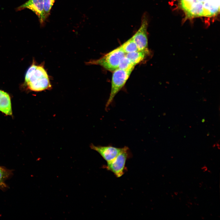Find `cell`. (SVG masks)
<instances>
[{
	"mask_svg": "<svg viewBox=\"0 0 220 220\" xmlns=\"http://www.w3.org/2000/svg\"><path fill=\"white\" fill-rule=\"evenodd\" d=\"M25 83L30 90L40 92L51 89L49 75L42 64L38 65L33 61L25 75Z\"/></svg>",
	"mask_w": 220,
	"mask_h": 220,
	"instance_id": "1",
	"label": "cell"
},
{
	"mask_svg": "<svg viewBox=\"0 0 220 220\" xmlns=\"http://www.w3.org/2000/svg\"><path fill=\"white\" fill-rule=\"evenodd\" d=\"M126 54L119 46L100 58L91 60L86 62V64L99 65L107 70L113 72L118 69L120 59Z\"/></svg>",
	"mask_w": 220,
	"mask_h": 220,
	"instance_id": "2",
	"label": "cell"
},
{
	"mask_svg": "<svg viewBox=\"0 0 220 220\" xmlns=\"http://www.w3.org/2000/svg\"><path fill=\"white\" fill-rule=\"evenodd\" d=\"M131 156L129 148L124 146L113 159L107 163V165L103 166V168L112 172L116 177L120 178L126 171V161Z\"/></svg>",
	"mask_w": 220,
	"mask_h": 220,
	"instance_id": "3",
	"label": "cell"
},
{
	"mask_svg": "<svg viewBox=\"0 0 220 220\" xmlns=\"http://www.w3.org/2000/svg\"><path fill=\"white\" fill-rule=\"evenodd\" d=\"M132 71L118 68L113 72L111 90L109 98L105 105L106 110H107L116 94L124 86Z\"/></svg>",
	"mask_w": 220,
	"mask_h": 220,
	"instance_id": "4",
	"label": "cell"
},
{
	"mask_svg": "<svg viewBox=\"0 0 220 220\" xmlns=\"http://www.w3.org/2000/svg\"><path fill=\"white\" fill-rule=\"evenodd\" d=\"M148 19L145 13L142 16L140 28L132 37L136 43L138 50L149 51L148 48L147 28Z\"/></svg>",
	"mask_w": 220,
	"mask_h": 220,
	"instance_id": "5",
	"label": "cell"
},
{
	"mask_svg": "<svg viewBox=\"0 0 220 220\" xmlns=\"http://www.w3.org/2000/svg\"><path fill=\"white\" fill-rule=\"evenodd\" d=\"M25 9L31 10L37 16L41 25L43 24L46 19L43 9V0H28L16 9L20 11Z\"/></svg>",
	"mask_w": 220,
	"mask_h": 220,
	"instance_id": "6",
	"label": "cell"
},
{
	"mask_svg": "<svg viewBox=\"0 0 220 220\" xmlns=\"http://www.w3.org/2000/svg\"><path fill=\"white\" fill-rule=\"evenodd\" d=\"M90 148L98 152L108 163L113 159L122 151L123 148H117L111 145L96 146L91 144Z\"/></svg>",
	"mask_w": 220,
	"mask_h": 220,
	"instance_id": "7",
	"label": "cell"
},
{
	"mask_svg": "<svg viewBox=\"0 0 220 220\" xmlns=\"http://www.w3.org/2000/svg\"><path fill=\"white\" fill-rule=\"evenodd\" d=\"M0 111L7 115L12 114L10 98L7 93L0 90Z\"/></svg>",
	"mask_w": 220,
	"mask_h": 220,
	"instance_id": "8",
	"label": "cell"
},
{
	"mask_svg": "<svg viewBox=\"0 0 220 220\" xmlns=\"http://www.w3.org/2000/svg\"><path fill=\"white\" fill-rule=\"evenodd\" d=\"M148 54L149 51L138 50L126 53L125 56L135 66L144 60L147 55Z\"/></svg>",
	"mask_w": 220,
	"mask_h": 220,
	"instance_id": "9",
	"label": "cell"
},
{
	"mask_svg": "<svg viewBox=\"0 0 220 220\" xmlns=\"http://www.w3.org/2000/svg\"><path fill=\"white\" fill-rule=\"evenodd\" d=\"M120 46L126 54L138 50L137 45L132 37Z\"/></svg>",
	"mask_w": 220,
	"mask_h": 220,
	"instance_id": "10",
	"label": "cell"
},
{
	"mask_svg": "<svg viewBox=\"0 0 220 220\" xmlns=\"http://www.w3.org/2000/svg\"><path fill=\"white\" fill-rule=\"evenodd\" d=\"M135 66L125 55L120 59L118 68L124 70L133 71Z\"/></svg>",
	"mask_w": 220,
	"mask_h": 220,
	"instance_id": "11",
	"label": "cell"
},
{
	"mask_svg": "<svg viewBox=\"0 0 220 220\" xmlns=\"http://www.w3.org/2000/svg\"><path fill=\"white\" fill-rule=\"evenodd\" d=\"M56 0H43L44 15L46 19L50 14V10Z\"/></svg>",
	"mask_w": 220,
	"mask_h": 220,
	"instance_id": "12",
	"label": "cell"
},
{
	"mask_svg": "<svg viewBox=\"0 0 220 220\" xmlns=\"http://www.w3.org/2000/svg\"><path fill=\"white\" fill-rule=\"evenodd\" d=\"M7 173L5 170L0 168V185L3 184L5 178L7 176Z\"/></svg>",
	"mask_w": 220,
	"mask_h": 220,
	"instance_id": "13",
	"label": "cell"
},
{
	"mask_svg": "<svg viewBox=\"0 0 220 220\" xmlns=\"http://www.w3.org/2000/svg\"></svg>",
	"mask_w": 220,
	"mask_h": 220,
	"instance_id": "14",
	"label": "cell"
}]
</instances>
